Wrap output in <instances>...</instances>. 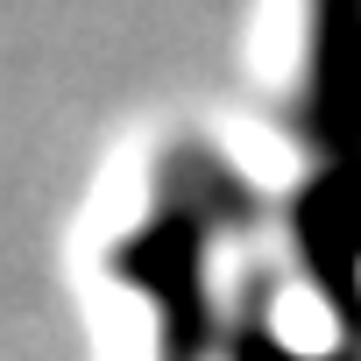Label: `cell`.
<instances>
[{
	"label": "cell",
	"instance_id": "cell-1",
	"mask_svg": "<svg viewBox=\"0 0 361 361\" xmlns=\"http://www.w3.org/2000/svg\"><path fill=\"white\" fill-rule=\"evenodd\" d=\"M305 142L319 156L298 192V255L354 312L361 290V0H305Z\"/></svg>",
	"mask_w": 361,
	"mask_h": 361
}]
</instances>
